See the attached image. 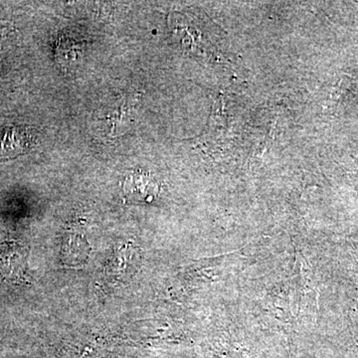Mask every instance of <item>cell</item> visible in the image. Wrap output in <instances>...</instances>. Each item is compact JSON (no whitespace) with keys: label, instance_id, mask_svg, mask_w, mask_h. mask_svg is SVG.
<instances>
[{"label":"cell","instance_id":"1","mask_svg":"<svg viewBox=\"0 0 358 358\" xmlns=\"http://www.w3.org/2000/svg\"><path fill=\"white\" fill-rule=\"evenodd\" d=\"M136 248H131L129 245L115 252L107 267L110 281H126L136 273Z\"/></svg>","mask_w":358,"mask_h":358},{"label":"cell","instance_id":"2","mask_svg":"<svg viewBox=\"0 0 358 358\" xmlns=\"http://www.w3.org/2000/svg\"><path fill=\"white\" fill-rule=\"evenodd\" d=\"M124 190L131 201H152L159 193V186L150 176L134 174L126 179Z\"/></svg>","mask_w":358,"mask_h":358}]
</instances>
